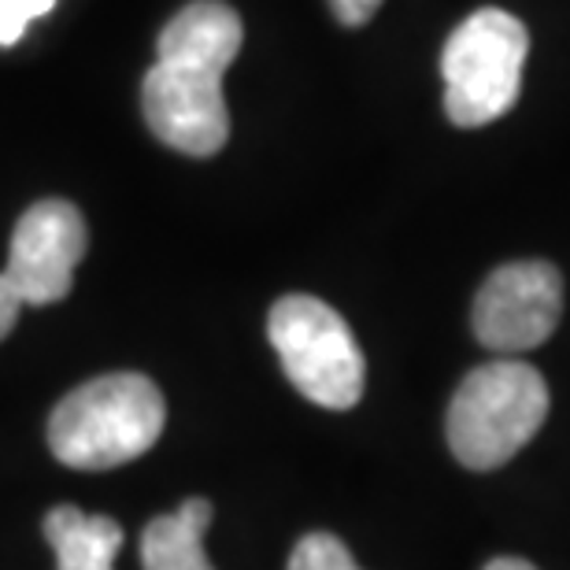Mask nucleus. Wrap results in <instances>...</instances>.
<instances>
[{
    "mask_svg": "<svg viewBox=\"0 0 570 570\" xmlns=\"http://www.w3.org/2000/svg\"><path fill=\"white\" fill-rule=\"evenodd\" d=\"M245 41L242 16L226 0H189L156 41V63L141 82L148 130L181 156L208 159L230 138L223 75Z\"/></svg>",
    "mask_w": 570,
    "mask_h": 570,
    "instance_id": "1",
    "label": "nucleus"
},
{
    "mask_svg": "<svg viewBox=\"0 0 570 570\" xmlns=\"http://www.w3.org/2000/svg\"><path fill=\"white\" fill-rule=\"evenodd\" d=\"M167 423L164 393L134 371L78 385L49 419V449L75 471H111L145 455Z\"/></svg>",
    "mask_w": 570,
    "mask_h": 570,
    "instance_id": "2",
    "label": "nucleus"
},
{
    "mask_svg": "<svg viewBox=\"0 0 570 570\" xmlns=\"http://www.w3.org/2000/svg\"><path fill=\"white\" fill-rule=\"evenodd\" d=\"M549 385L522 360H493L474 367L455 390L444 419L452 455L471 471H497L544 426Z\"/></svg>",
    "mask_w": 570,
    "mask_h": 570,
    "instance_id": "3",
    "label": "nucleus"
},
{
    "mask_svg": "<svg viewBox=\"0 0 570 570\" xmlns=\"http://www.w3.org/2000/svg\"><path fill=\"white\" fill-rule=\"evenodd\" d=\"M530 33L504 8H482L449 33L441 52L444 111L455 127H489L508 116L522 89Z\"/></svg>",
    "mask_w": 570,
    "mask_h": 570,
    "instance_id": "4",
    "label": "nucleus"
},
{
    "mask_svg": "<svg viewBox=\"0 0 570 570\" xmlns=\"http://www.w3.org/2000/svg\"><path fill=\"white\" fill-rule=\"evenodd\" d=\"M267 337L275 345L285 379L307 401L330 412L360 404L367 363L348 323L318 296L289 293L271 307Z\"/></svg>",
    "mask_w": 570,
    "mask_h": 570,
    "instance_id": "5",
    "label": "nucleus"
},
{
    "mask_svg": "<svg viewBox=\"0 0 570 570\" xmlns=\"http://www.w3.org/2000/svg\"><path fill=\"white\" fill-rule=\"evenodd\" d=\"M563 315V278L544 259L497 267L474 296L471 326L489 352L515 356L552 337Z\"/></svg>",
    "mask_w": 570,
    "mask_h": 570,
    "instance_id": "6",
    "label": "nucleus"
},
{
    "mask_svg": "<svg viewBox=\"0 0 570 570\" xmlns=\"http://www.w3.org/2000/svg\"><path fill=\"white\" fill-rule=\"evenodd\" d=\"M89 248L82 212L71 200H38L19 215L11 230L4 278L16 285L22 304L45 307L71 293L75 267Z\"/></svg>",
    "mask_w": 570,
    "mask_h": 570,
    "instance_id": "7",
    "label": "nucleus"
},
{
    "mask_svg": "<svg viewBox=\"0 0 570 570\" xmlns=\"http://www.w3.org/2000/svg\"><path fill=\"white\" fill-rule=\"evenodd\" d=\"M45 541L52 544L60 570H116L111 563L122 549V527L108 515L60 504L45 515Z\"/></svg>",
    "mask_w": 570,
    "mask_h": 570,
    "instance_id": "8",
    "label": "nucleus"
},
{
    "mask_svg": "<svg viewBox=\"0 0 570 570\" xmlns=\"http://www.w3.org/2000/svg\"><path fill=\"white\" fill-rule=\"evenodd\" d=\"M212 522V504L200 497L186 500L175 515H159L141 533L145 570H215L204 556V533Z\"/></svg>",
    "mask_w": 570,
    "mask_h": 570,
    "instance_id": "9",
    "label": "nucleus"
},
{
    "mask_svg": "<svg viewBox=\"0 0 570 570\" xmlns=\"http://www.w3.org/2000/svg\"><path fill=\"white\" fill-rule=\"evenodd\" d=\"M289 570H360L352 552L345 549V541L334 533H307L296 541V549L289 556Z\"/></svg>",
    "mask_w": 570,
    "mask_h": 570,
    "instance_id": "10",
    "label": "nucleus"
},
{
    "mask_svg": "<svg viewBox=\"0 0 570 570\" xmlns=\"http://www.w3.org/2000/svg\"><path fill=\"white\" fill-rule=\"evenodd\" d=\"M56 0H0V45H16L33 19L49 16Z\"/></svg>",
    "mask_w": 570,
    "mask_h": 570,
    "instance_id": "11",
    "label": "nucleus"
},
{
    "mask_svg": "<svg viewBox=\"0 0 570 570\" xmlns=\"http://www.w3.org/2000/svg\"><path fill=\"white\" fill-rule=\"evenodd\" d=\"M382 8V0H330V11L341 27H363L374 19V11Z\"/></svg>",
    "mask_w": 570,
    "mask_h": 570,
    "instance_id": "12",
    "label": "nucleus"
},
{
    "mask_svg": "<svg viewBox=\"0 0 570 570\" xmlns=\"http://www.w3.org/2000/svg\"><path fill=\"white\" fill-rule=\"evenodd\" d=\"M19 312H22V296L16 293V285L4 278V271H0V341L11 334Z\"/></svg>",
    "mask_w": 570,
    "mask_h": 570,
    "instance_id": "13",
    "label": "nucleus"
},
{
    "mask_svg": "<svg viewBox=\"0 0 570 570\" xmlns=\"http://www.w3.org/2000/svg\"><path fill=\"white\" fill-rule=\"evenodd\" d=\"M485 570H538V567L527 560H515V556H500V560L485 563Z\"/></svg>",
    "mask_w": 570,
    "mask_h": 570,
    "instance_id": "14",
    "label": "nucleus"
}]
</instances>
